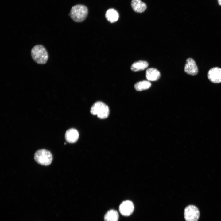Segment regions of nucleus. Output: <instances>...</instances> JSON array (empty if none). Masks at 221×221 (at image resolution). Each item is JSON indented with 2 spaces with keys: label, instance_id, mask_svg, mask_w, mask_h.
Segmentation results:
<instances>
[{
  "label": "nucleus",
  "instance_id": "obj_1",
  "mask_svg": "<svg viewBox=\"0 0 221 221\" xmlns=\"http://www.w3.org/2000/svg\"><path fill=\"white\" fill-rule=\"evenodd\" d=\"M88 13V9L86 6L83 5L78 4L72 7L69 15L73 21L79 22L85 19Z\"/></svg>",
  "mask_w": 221,
  "mask_h": 221
},
{
  "label": "nucleus",
  "instance_id": "obj_2",
  "mask_svg": "<svg viewBox=\"0 0 221 221\" xmlns=\"http://www.w3.org/2000/svg\"><path fill=\"white\" fill-rule=\"evenodd\" d=\"M31 54L34 61L40 64L46 63L48 58L46 50L41 45H36L34 46L31 50Z\"/></svg>",
  "mask_w": 221,
  "mask_h": 221
},
{
  "label": "nucleus",
  "instance_id": "obj_3",
  "mask_svg": "<svg viewBox=\"0 0 221 221\" xmlns=\"http://www.w3.org/2000/svg\"><path fill=\"white\" fill-rule=\"evenodd\" d=\"M90 112L92 114L96 115L98 118L103 119L108 117L109 109L108 106L105 103L102 102L98 101L92 106Z\"/></svg>",
  "mask_w": 221,
  "mask_h": 221
},
{
  "label": "nucleus",
  "instance_id": "obj_4",
  "mask_svg": "<svg viewBox=\"0 0 221 221\" xmlns=\"http://www.w3.org/2000/svg\"><path fill=\"white\" fill-rule=\"evenodd\" d=\"M52 158V156L51 152L44 149L37 151L34 156V159L37 163L45 166L50 165Z\"/></svg>",
  "mask_w": 221,
  "mask_h": 221
},
{
  "label": "nucleus",
  "instance_id": "obj_5",
  "mask_svg": "<svg viewBox=\"0 0 221 221\" xmlns=\"http://www.w3.org/2000/svg\"><path fill=\"white\" fill-rule=\"evenodd\" d=\"M184 215L186 221H197L199 218V211L196 206L189 205L185 208Z\"/></svg>",
  "mask_w": 221,
  "mask_h": 221
},
{
  "label": "nucleus",
  "instance_id": "obj_6",
  "mask_svg": "<svg viewBox=\"0 0 221 221\" xmlns=\"http://www.w3.org/2000/svg\"><path fill=\"white\" fill-rule=\"evenodd\" d=\"M134 209L133 203L130 200H126L122 202L120 204L119 210L122 215L129 216L133 212Z\"/></svg>",
  "mask_w": 221,
  "mask_h": 221
},
{
  "label": "nucleus",
  "instance_id": "obj_7",
  "mask_svg": "<svg viewBox=\"0 0 221 221\" xmlns=\"http://www.w3.org/2000/svg\"><path fill=\"white\" fill-rule=\"evenodd\" d=\"M184 71L187 74L193 76L195 75L198 73V68L193 59L189 58L186 60Z\"/></svg>",
  "mask_w": 221,
  "mask_h": 221
},
{
  "label": "nucleus",
  "instance_id": "obj_8",
  "mask_svg": "<svg viewBox=\"0 0 221 221\" xmlns=\"http://www.w3.org/2000/svg\"><path fill=\"white\" fill-rule=\"evenodd\" d=\"M208 77L209 79L214 83H221V68L214 67L211 69L208 73Z\"/></svg>",
  "mask_w": 221,
  "mask_h": 221
},
{
  "label": "nucleus",
  "instance_id": "obj_9",
  "mask_svg": "<svg viewBox=\"0 0 221 221\" xmlns=\"http://www.w3.org/2000/svg\"><path fill=\"white\" fill-rule=\"evenodd\" d=\"M79 134L77 130L74 128L68 130L66 132L65 137L66 141L70 143L76 142L79 138Z\"/></svg>",
  "mask_w": 221,
  "mask_h": 221
},
{
  "label": "nucleus",
  "instance_id": "obj_10",
  "mask_svg": "<svg viewBox=\"0 0 221 221\" xmlns=\"http://www.w3.org/2000/svg\"><path fill=\"white\" fill-rule=\"evenodd\" d=\"M146 77L149 81H157L160 77V73L156 68H150L146 71Z\"/></svg>",
  "mask_w": 221,
  "mask_h": 221
},
{
  "label": "nucleus",
  "instance_id": "obj_11",
  "mask_svg": "<svg viewBox=\"0 0 221 221\" xmlns=\"http://www.w3.org/2000/svg\"><path fill=\"white\" fill-rule=\"evenodd\" d=\"M131 6L134 11L138 13H142L146 8V6L141 0H132Z\"/></svg>",
  "mask_w": 221,
  "mask_h": 221
},
{
  "label": "nucleus",
  "instance_id": "obj_12",
  "mask_svg": "<svg viewBox=\"0 0 221 221\" xmlns=\"http://www.w3.org/2000/svg\"><path fill=\"white\" fill-rule=\"evenodd\" d=\"M105 16L106 19L112 23L117 21L119 17L118 12L113 8L108 9L106 12Z\"/></svg>",
  "mask_w": 221,
  "mask_h": 221
},
{
  "label": "nucleus",
  "instance_id": "obj_13",
  "mask_svg": "<svg viewBox=\"0 0 221 221\" xmlns=\"http://www.w3.org/2000/svg\"><path fill=\"white\" fill-rule=\"evenodd\" d=\"M148 63L145 61L139 60L133 63L131 66V69L134 72L143 70L146 68Z\"/></svg>",
  "mask_w": 221,
  "mask_h": 221
},
{
  "label": "nucleus",
  "instance_id": "obj_14",
  "mask_svg": "<svg viewBox=\"0 0 221 221\" xmlns=\"http://www.w3.org/2000/svg\"><path fill=\"white\" fill-rule=\"evenodd\" d=\"M118 217L117 211L111 209L106 213L104 218L105 221H118Z\"/></svg>",
  "mask_w": 221,
  "mask_h": 221
},
{
  "label": "nucleus",
  "instance_id": "obj_15",
  "mask_svg": "<svg viewBox=\"0 0 221 221\" xmlns=\"http://www.w3.org/2000/svg\"><path fill=\"white\" fill-rule=\"evenodd\" d=\"M151 86V83L148 80H143L136 83L134 87L137 91H142L149 89Z\"/></svg>",
  "mask_w": 221,
  "mask_h": 221
},
{
  "label": "nucleus",
  "instance_id": "obj_16",
  "mask_svg": "<svg viewBox=\"0 0 221 221\" xmlns=\"http://www.w3.org/2000/svg\"><path fill=\"white\" fill-rule=\"evenodd\" d=\"M219 4L221 6V0H218Z\"/></svg>",
  "mask_w": 221,
  "mask_h": 221
}]
</instances>
